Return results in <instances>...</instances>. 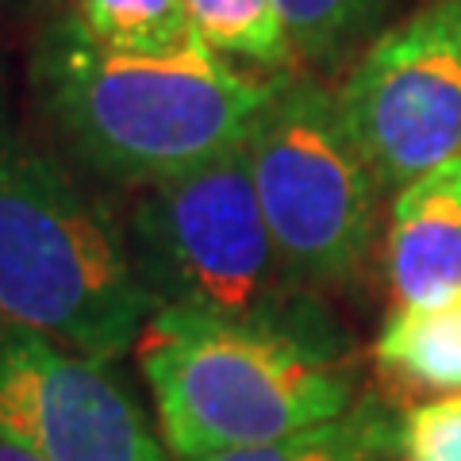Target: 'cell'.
<instances>
[{
    "instance_id": "1",
    "label": "cell",
    "mask_w": 461,
    "mask_h": 461,
    "mask_svg": "<svg viewBox=\"0 0 461 461\" xmlns=\"http://www.w3.org/2000/svg\"><path fill=\"white\" fill-rule=\"evenodd\" d=\"M35 89L93 169L154 185L242 147L277 77L239 74L208 47L169 58L112 54L66 16L35 54Z\"/></svg>"
},
{
    "instance_id": "2",
    "label": "cell",
    "mask_w": 461,
    "mask_h": 461,
    "mask_svg": "<svg viewBox=\"0 0 461 461\" xmlns=\"http://www.w3.org/2000/svg\"><path fill=\"white\" fill-rule=\"evenodd\" d=\"M135 342L162 442L181 461L277 442L354 403L342 366L296 330L154 308Z\"/></svg>"
},
{
    "instance_id": "3",
    "label": "cell",
    "mask_w": 461,
    "mask_h": 461,
    "mask_svg": "<svg viewBox=\"0 0 461 461\" xmlns=\"http://www.w3.org/2000/svg\"><path fill=\"white\" fill-rule=\"evenodd\" d=\"M147 312L123 230L0 112V320L112 362Z\"/></svg>"
},
{
    "instance_id": "4",
    "label": "cell",
    "mask_w": 461,
    "mask_h": 461,
    "mask_svg": "<svg viewBox=\"0 0 461 461\" xmlns=\"http://www.w3.org/2000/svg\"><path fill=\"white\" fill-rule=\"evenodd\" d=\"M127 250L154 308L304 335V315L296 308L300 281L273 247L247 142L147 185L131 212Z\"/></svg>"
},
{
    "instance_id": "5",
    "label": "cell",
    "mask_w": 461,
    "mask_h": 461,
    "mask_svg": "<svg viewBox=\"0 0 461 461\" xmlns=\"http://www.w3.org/2000/svg\"><path fill=\"white\" fill-rule=\"evenodd\" d=\"M250 177L273 247L300 285H342L377 239L384 185L323 85L277 77L247 139Z\"/></svg>"
},
{
    "instance_id": "6",
    "label": "cell",
    "mask_w": 461,
    "mask_h": 461,
    "mask_svg": "<svg viewBox=\"0 0 461 461\" xmlns=\"http://www.w3.org/2000/svg\"><path fill=\"white\" fill-rule=\"evenodd\" d=\"M335 100L384 189L461 158V0H427L377 35Z\"/></svg>"
},
{
    "instance_id": "7",
    "label": "cell",
    "mask_w": 461,
    "mask_h": 461,
    "mask_svg": "<svg viewBox=\"0 0 461 461\" xmlns=\"http://www.w3.org/2000/svg\"><path fill=\"white\" fill-rule=\"evenodd\" d=\"M0 435L42 461H169L142 408L104 362L5 320Z\"/></svg>"
},
{
    "instance_id": "8",
    "label": "cell",
    "mask_w": 461,
    "mask_h": 461,
    "mask_svg": "<svg viewBox=\"0 0 461 461\" xmlns=\"http://www.w3.org/2000/svg\"><path fill=\"white\" fill-rule=\"evenodd\" d=\"M384 242V273L400 304H438L461 293V158L403 185Z\"/></svg>"
},
{
    "instance_id": "9",
    "label": "cell",
    "mask_w": 461,
    "mask_h": 461,
    "mask_svg": "<svg viewBox=\"0 0 461 461\" xmlns=\"http://www.w3.org/2000/svg\"><path fill=\"white\" fill-rule=\"evenodd\" d=\"M373 350L400 377L461 393V293L438 304H400L384 320Z\"/></svg>"
},
{
    "instance_id": "10",
    "label": "cell",
    "mask_w": 461,
    "mask_h": 461,
    "mask_svg": "<svg viewBox=\"0 0 461 461\" xmlns=\"http://www.w3.org/2000/svg\"><path fill=\"white\" fill-rule=\"evenodd\" d=\"M400 427L403 423H396V415L381 400H354L335 420L296 430L288 438L196 461H396Z\"/></svg>"
},
{
    "instance_id": "11",
    "label": "cell",
    "mask_w": 461,
    "mask_h": 461,
    "mask_svg": "<svg viewBox=\"0 0 461 461\" xmlns=\"http://www.w3.org/2000/svg\"><path fill=\"white\" fill-rule=\"evenodd\" d=\"M74 23L100 50L169 58L204 47L185 0H77Z\"/></svg>"
},
{
    "instance_id": "12",
    "label": "cell",
    "mask_w": 461,
    "mask_h": 461,
    "mask_svg": "<svg viewBox=\"0 0 461 461\" xmlns=\"http://www.w3.org/2000/svg\"><path fill=\"white\" fill-rule=\"evenodd\" d=\"M185 8L212 54L242 58L277 74L293 66V47L273 0H185Z\"/></svg>"
},
{
    "instance_id": "13",
    "label": "cell",
    "mask_w": 461,
    "mask_h": 461,
    "mask_svg": "<svg viewBox=\"0 0 461 461\" xmlns=\"http://www.w3.org/2000/svg\"><path fill=\"white\" fill-rule=\"evenodd\" d=\"M293 58L330 69L384 20L388 0H273Z\"/></svg>"
},
{
    "instance_id": "14",
    "label": "cell",
    "mask_w": 461,
    "mask_h": 461,
    "mask_svg": "<svg viewBox=\"0 0 461 461\" xmlns=\"http://www.w3.org/2000/svg\"><path fill=\"white\" fill-rule=\"evenodd\" d=\"M403 461H461V393L420 403L400 427Z\"/></svg>"
},
{
    "instance_id": "15",
    "label": "cell",
    "mask_w": 461,
    "mask_h": 461,
    "mask_svg": "<svg viewBox=\"0 0 461 461\" xmlns=\"http://www.w3.org/2000/svg\"><path fill=\"white\" fill-rule=\"evenodd\" d=\"M0 461H42V457H35L32 450H23L20 442H12V438L0 435Z\"/></svg>"
}]
</instances>
